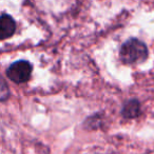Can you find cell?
Returning <instances> with one entry per match:
<instances>
[{"mask_svg": "<svg viewBox=\"0 0 154 154\" xmlns=\"http://www.w3.org/2000/svg\"><path fill=\"white\" fill-rule=\"evenodd\" d=\"M140 113V103L136 99H131L124 105L122 114L125 118H135Z\"/></svg>", "mask_w": 154, "mask_h": 154, "instance_id": "obj_4", "label": "cell"}, {"mask_svg": "<svg viewBox=\"0 0 154 154\" xmlns=\"http://www.w3.org/2000/svg\"><path fill=\"white\" fill-rule=\"evenodd\" d=\"M33 66L26 60H19L8 68L7 76L16 84H24L31 78Z\"/></svg>", "mask_w": 154, "mask_h": 154, "instance_id": "obj_2", "label": "cell"}, {"mask_svg": "<svg viewBox=\"0 0 154 154\" xmlns=\"http://www.w3.org/2000/svg\"><path fill=\"white\" fill-rule=\"evenodd\" d=\"M10 97V88L8 86L7 82L0 75V101L8 100Z\"/></svg>", "mask_w": 154, "mask_h": 154, "instance_id": "obj_5", "label": "cell"}, {"mask_svg": "<svg viewBox=\"0 0 154 154\" xmlns=\"http://www.w3.org/2000/svg\"><path fill=\"white\" fill-rule=\"evenodd\" d=\"M16 31V22L12 16L3 14L0 16V40L10 38Z\"/></svg>", "mask_w": 154, "mask_h": 154, "instance_id": "obj_3", "label": "cell"}, {"mask_svg": "<svg viewBox=\"0 0 154 154\" xmlns=\"http://www.w3.org/2000/svg\"><path fill=\"white\" fill-rule=\"evenodd\" d=\"M119 57L126 64L143 62L148 57V49L143 41L135 38L129 39L120 48Z\"/></svg>", "mask_w": 154, "mask_h": 154, "instance_id": "obj_1", "label": "cell"}]
</instances>
